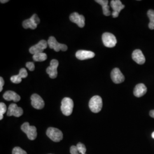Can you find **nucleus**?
Returning a JSON list of instances; mask_svg holds the SVG:
<instances>
[{"instance_id": "28", "label": "nucleus", "mask_w": 154, "mask_h": 154, "mask_svg": "<svg viewBox=\"0 0 154 154\" xmlns=\"http://www.w3.org/2000/svg\"><path fill=\"white\" fill-rule=\"evenodd\" d=\"M70 153L71 154H79V152L78 151V149L77 148V146H72L70 147Z\"/></svg>"}, {"instance_id": "1", "label": "nucleus", "mask_w": 154, "mask_h": 154, "mask_svg": "<svg viewBox=\"0 0 154 154\" xmlns=\"http://www.w3.org/2000/svg\"><path fill=\"white\" fill-rule=\"evenodd\" d=\"M88 106L90 110L94 113H98L102 110L103 106L102 99L99 95L93 97L89 101Z\"/></svg>"}, {"instance_id": "33", "label": "nucleus", "mask_w": 154, "mask_h": 154, "mask_svg": "<svg viewBox=\"0 0 154 154\" xmlns=\"http://www.w3.org/2000/svg\"><path fill=\"white\" fill-rule=\"evenodd\" d=\"M152 138L154 139V131L152 133Z\"/></svg>"}, {"instance_id": "22", "label": "nucleus", "mask_w": 154, "mask_h": 154, "mask_svg": "<svg viewBox=\"0 0 154 154\" xmlns=\"http://www.w3.org/2000/svg\"><path fill=\"white\" fill-rule=\"evenodd\" d=\"M77 147L79 153L81 154H86L85 153L86 151V148L85 144L82 143H78L77 144Z\"/></svg>"}, {"instance_id": "21", "label": "nucleus", "mask_w": 154, "mask_h": 154, "mask_svg": "<svg viewBox=\"0 0 154 154\" xmlns=\"http://www.w3.org/2000/svg\"><path fill=\"white\" fill-rule=\"evenodd\" d=\"M7 107L4 103H0V119L2 120L4 118V114L6 112Z\"/></svg>"}, {"instance_id": "23", "label": "nucleus", "mask_w": 154, "mask_h": 154, "mask_svg": "<svg viewBox=\"0 0 154 154\" xmlns=\"http://www.w3.org/2000/svg\"><path fill=\"white\" fill-rule=\"evenodd\" d=\"M22 78L20 76L19 74L16 75H13L11 78V82L14 83H20L22 82Z\"/></svg>"}, {"instance_id": "11", "label": "nucleus", "mask_w": 154, "mask_h": 154, "mask_svg": "<svg viewBox=\"0 0 154 154\" xmlns=\"http://www.w3.org/2000/svg\"><path fill=\"white\" fill-rule=\"evenodd\" d=\"M58 65L59 62L57 60H52L51 61L50 66H49L46 69V72L49 75L50 78L54 79L57 77V67Z\"/></svg>"}, {"instance_id": "18", "label": "nucleus", "mask_w": 154, "mask_h": 154, "mask_svg": "<svg viewBox=\"0 0 154 154\" xmlns=\"http://www.w3.org/2000/svg\"><path fill=\"white\" fill-rule=\"evenodd\" d=\"M96 2L98 3L102 6L103 13L105 16H109L111 14V11H110V7L108 5L109 1L107 0H95Z\"/></svg>"}, {"instance_id": "7", "label": "nucleus", "mask_w": 154, "mask_h": 154, "mask_svg": "<svg viewBox=\"0 0 154 154\" xmlns=\"http://www.w3.org/2000/svg\"><path fill=\"white\" fill-rule=\"evenodd\" d=\"M48 44L50 49H54L57 52L60 50L65 51L67 50V46L66 45L60 44L57 41L55 37L53 36L50 37L49 38L48 41Z\"/></svg>"}, {"instance_id": "26", "label": "nucleus", "mask_w": 154, "mask_h": 154, "mask_svg": "<svg viewBox=\"0 0 154 154\" xmlns=\"http://www.w3.org/2000/svg\"><path fill=\"white\" fill-rule=\"evenodd\" d=\"M147 16L150 20V23H154V11L153 10H149L147 11Z\"/></svg>"}, {"instance_id": "17", "label": "nucleus", "mask_w": 154, "mask_h": 154, "mask_svg": "<svg viewBox=\"0 0 154 154\" xmlns=\"http://www.w3.org/2000/svg\"><path fill=\"white\" fill-rule=\"evenodd\" d=\"M3 97L6 100H8V101L13 100L15 102L20 101L21 99V97L19 95H18L14 91H11V90L6 91L5 93L4 94Z\"/></svg>"}, {"instance_id": "30", "label": "nucleus", "mask_w": 154, "mask_h": 154, "mask_svg": "<svg viewBox=\"0 0 154 154\" xmlns=\"http://www.w3.org/2000/svg\"><path fill=\"white\" fill-rule=\"evenodd\" d=\"M119 14L117 12H115V11H112V16L113 18H117L119 16Z\"/></svg>"}, {"instance_id": "3", "label": "nucleus", "mask_w": 154, "mask_h": 154, "mask_svg": "<svg viewBox=\"0 0 154 154\" xmlns=\"http://www.w3.org/2000/svg\"><path fill=\"white\" fill-rule=\"evenodd\" d=\"M21 128L22 131L27 135L29 139L33 140L37 138V132L36 127L33 126H30L28 122L24 123L21 127Z\"/></svg>"}, {"instance_id": "2", "label": "nucleus", "mask_w": 154, "mask_h": 154, "mask_svg": "<svg viewBox=\"0 0 154 154\" xmlns=\"http://www.w3.org/2000/svg\"><path fill=\"white\" fill-rule=\"evenodd\" d=\"M74 107L73 100L70 98H64L61 102V109L63 115L70 116L72 112Z\"/></svg>"}, {"instance_id": "27", "label": "nucleus", "mask_w": 154, "mask_h": 154, "mask_svg": "<svg viewBox=\"0 0 154 154\" xmlns=\"http://www.w3.org/2000/svg\"><path fill=\"white\" fill-rule=\"evenodd\" d=\"M26 67L31 72H33V71L34 70V69H35V66H34V63H33V62H29L26 63Z\"/></svg>"}, {"instance_id": "19", "label": "nucleus", "mask_w": 154, "mask_h": 154, "mask_svg": "<svg viewBox=\"0 0 154 154\" xmlns=\"http://www.w3.org/2000/svg\"><path fill=\"white\" fill-rule=\"evenodd\" d=\"M110 6L112 9L113 11L120 13L123 9L125 8V6L122 4L121 1L119 0H112L110 2Z\"/></svg>"}, {"instance_id": "4", "label": "nucleus", "mask_w": 154, "mask_h": 154, "mask_svg": "<svg viewBox=\"0 0 154 154\" xmlns=\"http://www.w3.org/2000/svg\"><path fill=\"white\" fill-rule=\"evenodd\" d=\"M46 135L53 142H59L63 139V134L58 128L49 127L46 131Z\"/></svg>"}, {"instance_id": "10", "label": "nucleus", "mask_w": 154, "mask_h": 154, "mask_svg": "<svg viewBox=\"0 0 154 154\" xmlns=\"http://www.w3.org/2000/svg\"><path fill=\"white\" fill-rule=\"evenodd\" d=\"M23 113V111L21 107H18L16 103H11L9 106L7 111V116H14L16 117H20Z\"/></svg>"}, {"instance_id": "9", "label": "nucleus", "mask_w": 154, "mask_h": 154, "mask_svg": "<svg viewBox=\"0 0 154 154\" xmlns=\"http://www.w3.org/2000/svg\"><path fill=\"white\" fill-rule=\"evenodd\" d=\"M32 106L35 109H42L45 106V102L43 99L37 94H34L31 96Z\"/></svg>"}, {"instance_id": "13", "label": "nucleus", "mask_w": 154, "mask_h": 154, "mask_svg": "<svg viewBox=\"0 0 154 154\" xmlns=\"http://www.w3.org/2000/svg\"><path fill=\"white\" fill-rule=\"evenodd\" d=\"M70 20L72 22L76 23L79 28H83L85 25V18L77 12L72 13L70 16Z\"/></svg>"}, {"instance_id": "20", "label": "nucleus", "mask_w": 154, "mask_h": 154, "mask_svg": "<svg viewBox=\"0 0 154 154\" xmlns=\"http://www.w3.org/2000/svg\"><path fill=\"white\" fill-rule=\"evenodd\" d=\"M33 58L34 61L42 62L47 60L48 56L46 55V54H45L44 53H37L33 55Z\"/></svg>"}, {"instance_id": "8", "label": "nucleus", "mask_w": 154, "mask_h": 154, "mask_svg": "<svg viewBox=\"0 0 154 154\" xmlns=\"http://www.w3.org/2000/svg\"><path fill=\"white\" fill-rule=\"evenodd\" d=\"M48 45V44L47 41H46L45 40H41L37 44L32 46L29 49V52L33 55L37 53H43L44 50L47 48Z\"/></svg>"}, {"instance_id": "24", "label": "nucleus", "mask_w": 154, "mask_h": 154, "mask_svg": "<svg viewBox=\"0 0 154 154\" xmlns=\"http://www.w3.org/2000/svg\"><path fill=\"white\" fill-rule=\"evenodd\" d=\"M12 154H27V152L21 147H16L13 149Z\"/></svg>"}, {"instance_id": "5", "label": "nucleus", "mask_w": 154, "mask_h": 154, "mask_svg": "<svg viewBox=\"0 0 154 154\" xmlns=\"http://www.w3.org/2000/svg\"><path fill=\"white\" fill-rule=\"evenodd\" d=\"M40 23V19L38 16L34 14L30 18L25 20L22 23V26L25 29L30 28L31 29H35L37 27L38 24Z\"/></svg>"}, {"instance_id": "25", "label": "nucleus", "mask_w": 154, "mask_h": 154, "mask_svg": "<svg viewBox=\"0 0 154 154\" xmlns=\"http://www.w3.org/2000/svg\"><path fill=\"white\" fill-rule=\"evenodd\" d=\"M20 76L22 78H25L28 77V72L26 71V70L25 68H22L20 69L19 74Z\"/></svg>"}, {"instance_id": "15", "label": "nucleus", "mask_w": 154, "mask_h": 154, "mask_svg": "<svg viewBox=\"0 0 154 154\" xmlns=\"http://www.w3.org/2000/svg\"><path fill=\"white\" fill-rule=\"evenodd\" d=\"M132 58L134 61L139 65H143L146 62L144 55L140 50H135L132 53Z\"/></svg>"}, {"instance_id": "32", "label": "nucleus", "mask_w": 154, "mask_h": 154, "mask_svg": "<svg viewBox=\"0 0 154 154\" xmlns=\"http://www.w3.org/2000/svg\"><path fill=\"white\" fill-rule=\"evenodd\" d=\"M0 2H1V3H2V4L3 3L4 4V3H6V2H9V1L8 0H1Z\"/></svg>"}, {"instance_id": "29", "label": "nucleus", "mask_w": 154, "mask_h": 154, "mask_svg": "<svg viewBox=\"0 0 154 154\" xmlns=\"http://www.w3.org/2000/svg\"><path fill=\"white\" fill-rule=\"evenodd\" d=\"M4 80L2 77H0V91H2L3 90V86L4 85Z\"/></svg>"}, {"instance_id": "31", "label": "nucleus", "mask_w": 154, "mask_h": 154, "mask_svg": "<svg viewBox=\"0 0 154 154\" xmlns=\"http://www.w3.org/2000/svg\"><path fill=\"white\" fill-rule=\"evenodd\" d=\"M149 116L152 118H154V110H151L149 111Z\"/></svg>"}, {"instance_id": "14", "label": "nucleus", "mask_w": 154, "mask_h": 154, "mask_svg": "<svg viewBox=\"0 0 154 154\" xmlns=\"http://www.w3.org/2000/svg\"><path fill=\"white\" fill-rule=\"evenodd\" d=\"M75 56L78 60H85L94 58L95 57V53L91 51L80 50L77 51Z\"/></svg>"}, {"instance_id": "12", "label": "nucleus", "mask_w": 154, "mask_h": 154, "mask_svg": "<svg viewBox=\"0 0 154 154\" xmlns=\"http://www.w3.org/2000/svg\"><path fill=\"white\" fill-rule=\"evenodd\" d=\"M111 78L113 82L119 84L125 81V77L118 68H114L111 72Z\"/></svg>"}, {"instance_id": "6", "label": "nucleus", "mask_w": 154, "mask_h": 154, "mask_svg": "<svg viewBox=\"0 0 154 154\" xmlns=\"http://www.w3.org/2000/svg\"><path fill=\"white\" fill-rule=\"evenodd\" d=\"M102 41L106 47L110 48H114L117 43L116 36L110 33H105L103 34Z\"/></svg>"}, {"instance_id": "16", "label": "nucleus", "mask_w": 154, "mask_h": 154, "mask_svg": "<svg viewBox=\"0 0 154 154\" xmlns=\"http://www.w3.org/2000/svg\"><path fill=\"white\" fill-rule=\"evenodd\" d=\"M147 93V88L143 83L138 84L134 90V95L138 98L144 95Z\"/></svg>"}]
</instances>
